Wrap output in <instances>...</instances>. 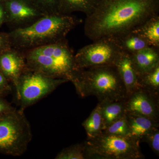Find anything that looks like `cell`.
I'll list each match as a JSON object with an SVG mask.
<instances>
[{
    "mask_svg": "<svg viewBox=\"0 0 159 159\" xmlns=\"http://www.w3.org/2000/svg\"><path fill=\"white\" fill-rule=\"evenodd\" d=\"M159 0H99L86 18L84 34L93 41L116 40L158 16Z\"/></svg>",
    "mask_w": 159,
    "mask_h": 159,
    "instance_id": "obj_1",
    "label": "cell"
},
{
    "mask_svg": "<svg viewBox=\"0 0 159 159\" xmlns=\"http://www.w3.org/2000/svg\"><path fill=\"white\" fill-rule=\"evenodd\" d=\"M81 22L70 15H46L28 27L11 30V47L25 51L56 42L66 38Z\"/></svg>",
    "mask_w": 159,
    "mask_h": 159,
    "instance_id": "obj_2",
    "label": "cell"
},
{
    "mask_svg": "<svg viewBox=\"0 0 159 159\" xmlns=\"http://www.w3.org/2000/svg\"><path fill=\"white\" fill-rule=\"evenodd\" d=\"M70 81L82 98L95 96L99 102L127 98L125 86L114 65L78 69Z\"/></svg>",
    "mask_w": 159,
    "mask_h": 159,
    "instance_id": "obj_3",
    "label": "cell"
},
{
    "mask_svg": "<svg viewBox=\"0 0 159 159\" xmlns=\"http://www.w3.org/2000/svg\"><path fill=\"white\" fill-rule=\"evenodd\" d=\"M23 52L27 68L54 78L70 81L78 69L74 50L66 38Z\"/></svg>",
    "mask_w": 159,
    "mask_h": 159,
    "instance_id": "obj_4",
    "label": "cell"
},
{
    "mask_svg": "<svg viewBox=\"0 0 159 159\" xmlns=\"http://www.w3.org/2000/svg\"><path fill=\"white\" fill-rule=\"evenodd\" d=\"M89 159H141L145 158L140 142L130 136L101 133L84 142Z\"/></svg>",
    "mask_w": 159,
    "mask_h": 159,
    "instance_id": "obj_5",
    "label": "cell"
},
{
    "mask_svg": "<svg viewBox=\"0 0 159 159\" xmlns=\"http://www.w3.org/2000/svg\"><path fill=\"white\" fill-rule=\"evenodd\" d=\"M0 118V150L14 157L25 153L32 139L30 123L24 111L16 108Z\"/></svg>",
    "mask_w": 159,
    "mask_h": 159,
    "instance_id": "obj_6",
    "label": "cell"
},
{
    "mask_svg": "<svg viewBox=\"0 0 159 159\" xmlns=\"http://www.w3.org/2000/svg\"><path fill=\"white\" fill-rule=\"evenodd\" d=\"M67 80L54 78L26 67L19 80L15 90L21 110L33 105L55 90Z\"/></svg>",
    "mask_w": 159,
    "mask_h": 159,
    "instance_id": "obj_7",
    "label": "cell"
},
{
    "mask_svg": "<svg viewBox=\"0 0 159 159\" xmlns=\"http://www.w3.org/2000/svg\"><path fill=\"white\" fill-rule=\"evenodd\" d=\"M75 54L77 69L114 65L122 51L114 40L103 39L93 41Z\"/></svg>",
    "mask_w": 159,
    "mask_h": 159,
    "instance_id": "obj_8",
    "label": "cell"
},
{
    "mask_svg": "<svg viewBox=\"0 0 159 159\" xmlns=\"http://www.w3.org/2000/svg\"><path fill=\"white\" fill-rule=\"evenodd\" d=\"M6 22L12 30L25 28L46 15L31 0H6Z\"/></svg>",
    "mask_w": 159,
    "mask_h": 159,
    "instance_id": "obj_9",
    "label": "cell"
},
{
    "mask_svg": "<svg viewBox=\"0 0 159 159\" xmlns=\"http://www.w3.org/2000/svg\"><path fill=\"white\" fill-rule=\"evenodd\" d=\"M126 111L159 122V96L140 88L125 100Z\"/></svg>",
    "mask_w": 159,
    "mask_h": 159,
    "instance_id": "obj_10",
    "label": "cell"
},
{
    "mask_svg": "<svg viewBox=\"0 0 159 159\" xmlns=\"http://www.w3.org/2000/svg\"><path fill=\"white\" fill-rule=\"evenodd\" d=\"M26 67L23 51L11 47L0 54V71L13 84L15 90L20 77Z\"/></svg>",
    "mask_w": 159,
    "mask_h": 159,
    "instance_id": "obj_11",
    "label": "cell"
},
{
    "mask_svg": "<svg viewBox=\"0 0 159 159\" xmlns=\"http://www.w3.org/2000/svg\"><path fill=\"white\" fill-rule=\"evenodd\" d=\"M114 66L125 86L127 97L140 88L139 75L134 67L130 54L122 51Z\"/></svg>",
    "mask_w": 159,
    "mask_h": 159,
    "instance_id": "obj_12",
    "label": "cell"
},
{
    "mask_svg": "<svg viewBox=\"0 0 159 159\" xmlns=\"http://www.w3.org/2000/svg\"><path fill=\"white\" fill-rule=\"evenodd\" d=\"M130 55L139 75L151 70L159 65V47L149 46Z\"/></svg>",
    "mask_w": 159,
    "mask_h": 159,
    "instance_id": "obj_13",
    "label": "cell"
},
{
    "mask_svg": "<svg viewBox=\"0 0 159 159\" xmlns=\"http://www.w3.org/2000/svg\"><path fill=\"white\" fill-rule=\"evenodd\" d=\"M125 116L130 129V136L139 142L145 134L159 126V122L147 117L126 111Z\"/></svg>",
    "mask_w": 159,
    "mask_h": 159,
    "instance_id": "obj_14",
    "label": "cell"
},
{
    "mask_svg": "<svg viewBox=\"0 0 159 159\" xmlns=\"http://www.w3.org/2000/svg\"><path fill=\"white\" fill-rule=\"evenodd\" d=\"M125 100L99 102L101 107L102 130L125 116Z\"/></svg>",
    "mask_w": 159,
    "mask_h": 159,
    "instance_id": "obj_15",
    "label": "cell"
},
{
    "mask_svg": "<svg viewBox=\"0 0 159 159\" xmlns=\"http://www.w3.org/2000/svg\"><path fill=\"white\" fill-rule=\"evenodd\" d=\"M98 2L99 0H59L58 13L70 15L73 12L80 11L88 16L96 9Z\"/></svg>",
    "mask_w": 159,
    "mask_h": 159,
    "instance_id": "obj_16",
    "label": "cell"
},
{
    "mask_svg": "<svg viewBox=\"0 0 159 159\" xmlns=\"http://www.w3.org/2000/svg\"><path fill=\"white\" fill-rule=\"evenodd\" d=\"M114 41L122 52L130 55L150 46L144 37L134 31Z\"/></svg>",
    "mask_w": 159,
    "mask_h": 159,
    "instance_id": "obj_17",
    "label": "cell"
},
{
    "mask_svg": "<svg viewBox=\"0 0 159 159\" xmlns=\"http://www.w3.org/2000/svg\"><path fill=\"white\" fill-rule=\"evenodd\" d=\"M146 40L149 45L159 47V16L150 18L134 31Z\"/></svg>",
    "mask_w": 159,
    "mask_h": 159,
    "instance_id": "obj_18",
    "label": "cell"
},
{
    "mask_svg": "<svg viewBox=\"0 0 159 159\" xmlns=\"http://www.w3.org/2000/svg\"><path fill=\"white\" fill-rule=\"evenodd\" d=\"M82 125L86 133L87 139H93L102 133V113L101 105L99 102L92 111L88 118L84 121Z\"/></svg>",
    "mask_w": 159,
    "mask_h": 159,
    "instance_id": "obj_19",
    "label": "cell"
},
{
    "mask_svg": "<svg viewBox=\"0 0 159 159\" xmlns=\"http://www.w3.org/2000/svg\"><path fill=\"white\" fill-rule=\"evenodd\" d=\"M140 87L159 96V65L151 70L139 75Z\"/></svg>",
    "mask_w": 159,
    "mask_h": 159,
    "instance_id": "obj_20",
    "label": "cell"
},
{
    "mask_svg": "<svg viewBox=\"0 0 159 159\" xmlns=\"http://www.w3.org/2000/svg\"><path fill=\"white\" fill-rule=\"evenodd\" d=\"M56 159H89L84 142L64 148L57 154Z\"/></svg>",
    "mask_w": 159,
    "mask_h": 159,
    "instance_id": "obj_21",
    "label": "cell"
},
{
    "mask_svg": "<svg viewBox=\"0 0 159 159\" xmlns=\"http://www.w3.org/2000/svg\"><path fill=\"white\" fill-rule=\"evenodd\" d=\"M102 133L130 136V129L125 115L103 129Z\"/></svg>",
    "mask_w": 159,
    "mask_h": 159,
    "instance_id": "obj_22",
    "label": "cell"
},
{
    "mask_svg": "<svg viewBox=\"0 0 159 159\" xmlns=\"http://www.w3.org/2000/svg\"><path fill=\"white\" fill-rule=\"evenodd\" d=\"M44 14L51 15L58 13L59 0H31Z\"/></svg>",
    "mask_w": 159,
    "mask_h": 159,
    "instance_id": "obj_23",
    "label": "cell"
},
{
    "mask_svg": "<svg viewBox=\"0 0 159 159\" xmlns=\"http://www.w3.org/2000/svg\"><path fill=\"white\" fill-rule=\"evenodd\" d=\"M142 142H146L152 151L157 155H159V127H156L149 131L142 138Z\"/></svg>",
    "mask_w": 159,
    "mask_h": 159,
    "instance_id": "obj_24",
    "label": "cell"
},
{
    "mask_svg": "<svg viewBox=\"0 0 159 159\" xmlns=\"http://www.w3.org/2000/svg\"><path fill=\"white\" fill-rule=\"evenodd\" d=\"M11 48L9 33H0V54L4 51Z\"/></svg>",
    "mask_w": 159,
    "mask_h": 159,
    "instance_id": "obj_25",
    "label": "cell"
},
{
    "mask_svg": "<svg viewBox=\"0 0 159 159\" xmlns=\"http://www.w3.org/2000/svg\"><path fill=\"white\" fill-rule=\"evenodd\" d=\"M9 81L0 71V92L10 90V88L9 84Z\"/></svg>",
    "mask_w": 159,
    "mask_h": 159,
    "instance_id": "obj_26",
    "label": "cell"
},
{
    "mask_svg": "<svg viewBox=\"0 0 159 159\" xmlns=\"http://www.w3.org/2000/svg\"><path fill=\"white\" fill-rule=\"evenodd\" d=\"M6 12L5 3L3 1H0V25L6 22Z\"/></svg>",
    "mask_w": 159,
    "mask_h": 159,
    "instance_id": "obj_27",
    "label": "cell"
},
{
    "mask_svg": "<svg viewBox=\"0 0 159 159\" xmlns=\"http://www.w3.org/2000/svg\"><path fill=\"white\" fill-rule=\"evenodd\" d=\"M14 108L4 101L0 100V115L10 111Z\"/></svg>",
    "mask_w": 159,
    "mask_h": 159,
    "instance_id": "obj_28",
    "label": "cell"
},
{
    "mask_svg": "<svg viewBox=\"0 0 159 159\" xmlns=\"http://www.w3.org/2000/svg\"><path fill=\"white\" fill-rule=\"evenodd\" d=\"M1 1H3V2H4V1H6V0H0Z\"/></svg>",
    "mask_w": 159,
    "mask_h": 159,
    "instance_id": "obj_29",
    "label": "cell"
}]
</instances>
